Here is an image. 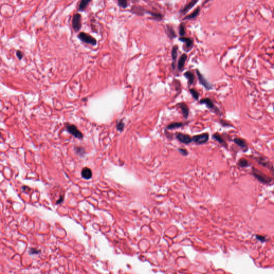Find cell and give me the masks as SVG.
<instances>
[{
  "label": "cell",
  "instance_id": "8fae6325",
  "mask_svg": "<svg viewBox=\"0 0 274 274\" xmlns=\"http://www.w3.org/2000/svg\"><path fill=\"white\" fill-rule=\"evenodd\" d=\"M199 0H191L190 2L187 3L185 6H183L182 9L179 10V14L182 15L186 14L192 8L196 6V4L198 3Z\"/></svg>",
  "mask_w": 274,
  "mask_h": 274
},
{
  "label": "cell",
  "instance_id": "f546056e",
  "mask_svg": "<svg viewBox=\"0 0 274 274\" xmlns=\"http://www.w3.org/2000/svg\"><path fill=\"white\" fill-rule=\"evenodd\" d=\"M39 250H37L36 248H31L30 251V253L31 254H36L39 253Z\"/></svg>",
  "mask_w": 274,
  "mask_h": 274
},
{
  "label": "cell",
  "instance_id": "1f68e13d",
  "mask_svg": "<svg viewBox=\"0 0 274 274\" xmlns=\"http://www.w3.org/2000/svg\"><path fill=\"white\" fill-rule=\"evenodd\" d=\"M17 56L18 59L19 60H21L22 58H23V54L21 53V52L20 51H17Z\"/></svg>",
  "mask_w": 274,
  "mask_h": 274
},
{
  "label": "cell",
  "instance_id": "4316f807",
  "mask_svg": "<svg viewBox=\"0 0 274 274\" xmlns=\"http://www.w3.org/2000/svg\"><path fill=\"white\" fill-rule=\"evenodd\" d=\"M178 152L181 153V155L183 156H187L188 154V152L186 149L183 148H179L178 149Z\"/></svg>",
  "mask_w": 274,
  "mask_h": 274
},
{
  "label": "cell",
  "instance_id": "7c38bea8",
  "mask_svg": "<svg viewBox=\"0 0 274 274\" xmlns=\"http://www.w3.org/2000/svg\"><path fill=\"white\" fill-rule=\"evenodd\" d=\"M233 141L237 146H238L243 151V152H246L248 151V145L244 139L240 138H235L233 139Z\"/></svg>",
  "mask_w": 274,
  "mask_h": 274
},
{
  "label": "cell",
  "instance_id": "8992f818",
  "mask_svg": "<svg viewBox=\"0 0 274 274\" xmlns=\"http://www.w3.org/2000/svg\"><path fill=\"white\" fill-rule=\"evenodd\" d=\"M78 38L81 41L87 44H89L92 46H96L97 44L96 40L93 37L90 36L88 34H87L84 32H81L79 33V34L78 35Z\"/></svg>",
  "mask_w": 274,
  "mask_h": 274
},
{
  "label": "cell",
  "instance_id": "f1b7e54d",
  "mask_svg": "<svg viewBox=\"0 0 274 274\" xmlns=\"http://www.w3.org/2000/svg\"><path fill=\"white\" fill-rule=\"evenodd\" d=\"M124 128V123L122 121H121V122L118 123L117 125V128L118 130L122 131L123 130Z\"/></svg>",
  "mask_w": 274,
  "mask_h": 274
},
{
  "label": "cell",
  "instance_id": "ac0fdd59",
  "mask_svg": "<svg viewBox=\"0 0 274 274\" xmlns=\"http://www.w3.org/2000/svg\"><path fill=\"white\" fill-rule=\"evenodd\" d=\"M200 11H201L200 7V6L197 7V8L195 9L191 14L186 16L185 17L183 18V20L184 21V20H192V19H194L195 18H197V17L198 16V15H199Z\"/></svg>",
  "mask_w": 274,
  "mask_h": 274
},
{
  "label": "cell",
  "instance_id": "d6986e66",
  "mask_svg": "<svg viewBox=\"0 0 274 274\" xmlns=\"http://www.w3.org/2000/svg\"><path fill=\"white\" fill-rule=\"evenodd\" d=\"M212 138L214 140H216L217 142L220 145H222V146L225 147V148L227 147V143H226V141L220 134L218 133H215V134H213Z\"/></svg>",
  "mask_w": 274,
  "mask_h": 274
},
{
  "label": "cell",
  "instance_id": "9c48e42d",
  "mask_svg": "<svg viewBox=\"0 0 274 274\" xmlns=\"http://www.w3.org/2000/svg\"><path fill=\"white\" fill-rule=\"evenodd\" d=\"M176 138L180 143L185 145L190 144L192 142V137L189 134L177 133L176 134Z\"/></svg>",
  "mask_w": 274,
  "mask_h": 274
},
{
  "label": "cell",
  "instance_id": "277c9868",
  "mask_svg": "<svg viewBox=\"0 0 274 274\" xmlns=\"http://www.w3.org/2000/svg\"><path fill=\"white\" fill-rule=\"evenodd\" d=\"M209 135L208 133H203L202 134L195 135L192 137V141L197 145L205 144L208 141Z\"/></svg>",
  "mask_w": 274,
  "mask_h": 274
},
{
  "label": "cell",
  "instance_id": "6da1fadb",
  "mask_svg": "<svg viewBox=\"0 0 274 274\" xmlns=\"http://www.w3.org/2000/svg\"><path fill=\"white\" fill-rule=\"evenodd\" d=\"M252 174L258 181L264 184H269L273 181V178L267 176L254 167H253L252 169Z\"/></svg>",
  "mask_w": 274,
  "mask_h": 274
},
{
  "label": "cell",
  "instance_id": "3957f363",
  "mask_svg": "<svg viewBox=\"0 0 274 274\" xmlns=\"http://www.w3.org/2000/svg\"><path fill=\"white\" fill-rule=\"evenodd\" d=\"M254 159L256 160V162L262 167H265L270 170L272 173H274V167L273 165L271 163V162L269 161L268 158L265 156H258L254 158Z\"/></svg>",
  "mask_w": 274,
  "mask_h": 274
},
{
  "label": "cell",
  "instance_id": "ffe728a7",
  "mask_svg": "<svg viewBox=\"0 0 274 274\" xmlns=\"http://www.w3.org/2000/svg\"><path fill=\"white\" fill-rule=\"evenodd\" d=\"M81 176L85 179H89L92 177V171L89 168H83L81 171Z\"/></svg>",
  "mask_w": 274,
  "mask_h": 274
},
{
  "label": "cell",
  "instance_id": "44dd1931",
  "mask_svg": "<svg viewBox=\"0 0 274 274\" xmlns=\"http://www.w3.org/2000/svg\"><path fill=\"white\" fill-rule=\"evenodd\" d=\"M184 123L182 122H174L171 123L168 125L166 127V128L168 130H172L175 128H182L184 126Z\"/></svg>",
  "mask_w": 274,
  "mask_h": 274
},
{
  "label": "cell",
  "instance_id": "5bb4252c",
  "mask_svg": "<svg viewBox=\"0 0 274 274\" xmlns=\"http://www.w3.org/2000/svg\"><path fill=\"white\" fill-rule=\"evenodd\" d=\"M178 46L177 45H174L171 50V57L173 62L171 63V67L174 70L176 68V62L177 56H178Z\"/></svg>",
  "mask_w": 274,
  "mask_h": 274
},
{
  "label": "cell",
  "instance_id": "d4e9b609",
  "mask_svg": "<svg viewBox=\"0 0 274 274\" xmlns=\"http://www.w3.org/2000/svg\"><path fill=\"white\" fill-rule=\"evenodd\" d=\"M190 92L191 96L195 100L198 101L199 100L200 96L199 93L198 92L196 89L194 88H190Z\"/></svg>",
  "mask_w": 274,
  "mask_h": 274
},
{
  "label": "cell",
  "instance_id": "4dcf8cb0",
  "mask_svg": "<svg viewBox=\"0 0 274 274\" xmlns=\"http://www.w3.org/2000/svg\"><path fill=\"white\" fill-rule=\"evenodd\" d=\"M220 123L222 124V125H223V126H228V127H231L232 125L230 124H228V123H226L223 120H220Z\"/></svg>",
  "mask_w": 274,
  "mask_h": 274
},
{
  "label": "cell",
  "instance_id": "5b68a950",
  "mask_svg": "<svg viewBox=\"0 0 274 274\" xmlns=\"http://www.w3.org/2000/svg\"><path fill=\"white\" fill-rule=\"evenodd\" d=\"M196 72L197 75V77L198 78V81H199L200 83L207 90H210L213 88V85L212 83H210L206 79L203 75L200 72L198 69L196 70Z\"/></svg>",
  "mask_w": 274,
  "mask_h": 274
},
{
  "label": "cell",
  "instance_id": "cb8c5ba5",
  "mask_svg": "<svg viewBox=\"0 0 274 274\" xmlns=\"http://www.w3.org/2000/svg\"><path fill=\"white\" fill-rule=\"evenodd\" d=\"M179 34L181 36H184L186 34V27L184 23H181L179 26Z\"/></svg>",
  "mask_w": 274,
  "mask_h": 274
},
{
  "label": "cell",
  "instance_id": "7a4b0ae2",
  "mask_svg": "<svg viewBox=\"0 0 274 274\" xmlns=\"http://www.w3.org/2000/svg\"><path fill=\"white\" fill-rule=\"evenodd\" d=\"M199 103L200 104H205L206 106L209 110H213L215 113H216L218 115H220V110L218 109V108L215 105L214 102L210 98H202L201 100H200Z\"/></svg>",
  "mask_w": 274,
  "mask_h": 274
},
{
  "label": "cell",
  "instance_id": "7402d4cb",
  "mask_svg": "<svg viewBox=\"0 0 274 274\" xmlns=\"http://www.w3.org/2000/svg\"><path fill=\"white\" fill-rule=\"evenodd\" d=\"M91 1L92 0H81L79 5V10L81 11H84Z\"/></svg>",
  "mask_w": 274,
  "mask_h": 274
},
{
  "label": "cell",
  "instance_id": "e0dca14e",
  "mask_svg": "<svg viewBox=\"0 0 274 274\" xmlns=\"http://www.w3.org/2000/svg\"><path fill=\"white\" fill-rule=\"evenodd\" d=\"M184 76L188 79V85L189 86H191L193 84L196 77L192 72L190 70H188L184 73Z\"/></svg>",
  "mask_w": 274,
  "mask_h": 274
},
{
  "label": "cell",
  "instance_id": "ba28073f",
  "mask_svg": "<svg viewBox=\"0 0 274 274\" xmlns=\"http://www.w3.org/2000/svg\"><path fill=\"white\" fill-rule=\"evenodd\" d=\"M179 40L185 44V45L183 46V49L186 52L190 51L193 48L194 40L192 38L185 36H181L179 38Z\"/></svg>",
  "mask_w": 274,
  "mask_h": 274
},
{
  "label": "cell",
  "instance_id": "30bf717a",
  "mask_svg": "<svg viewBox=\"0 0 274 274\" xmlns=\"http://www.w3.org/2000/svg\"><path fill=\"white\" fill-rule=\"evenodd\" d=\"M72 27L75 32H78L81 27V16L79 14H76L73 16L72 21Z\"/></svg>",
  "mask_w": 274,
  "mask_h": 274
},
{
  "label": "cell",
  "instance_id": "4fadbf2b",
  "mask_svg": "<svg viewBox=\"0 0 274 274\" xmlns=\"http://www.w3.org/2000/svg\"><path fill=\"white\" fill-rule=\"evenodd\" d=\"M177 106L178 107V108L181 109L183 117L185 118V119H187L189 116V112H190V109L188 105L184 102H181L177 104Z\"/></svg>",
  "mask_w": 274,
  "mask_h": 274
},
{
  "label": "cell",
  "instance_id": "52a82bcc",
  "mask_svg": "<svg viewBox=\"0 0 274 274\" xmlns=\"http://www.w3.org/2000/svg\"><path fill=\"white\" fill-rule=\"evenodd\" d=\"M66 128L69 133L72 134L73 137L77 139H83V134L79 131L76 126L72 124H67L66 125Z\"/></svg>",
  "mask_w": 274,
  "mask_h": 274
},
{
  "label": "cell",
  "instance_id": "484cf974",
  "mask_svg": "<svg viewBox=\"0 0 274 274\" xmlns=\"http://www.w3.org/2000/svg\"><path fill=\"white\" fill-rule=\"evenodd\" d=\"M118 5L122 8H126L128 7V1L127 0H117Z\"/></svg>",
  "mask_w": 274,
  "mask_h": 274
},
{
  "label": "cell",
  "instance_id": "9a60e30c",
  "mask_svg": "<svg viewBox=\"0 0 274 274\" xmlns=\"http://www.w3.org/2000/svg\"><path fill=\"white\" fill-rule=\"evenodd\" d=\"M166 32L168 38L171 40H173L177 37L176 32L171 25H170V24L166 25Z\"/></svg>",
  "mask_w": 274,
  "mask_h": 274
},
{
  "label": "cell",
  "instance_id": "2e32d148",
  "mask_svg": "<svg viewBox=\"0 0 274 274\" xmlns=\"http://www.w3.org/2000/svg\"><path fill=\"white\" fill-rule=\"evenodd\" d=\"M188 57V55L186 54H183L179 57L177 63V68L179 71H182V70H183Z\"/></svg>",
  "mask_w": 274,
  "mask_h": 274
},
{
  "label": "cell",
  "instance_id": "d6a6232c",
  "mask_svg": "<svg viewBox=\"0 0 274 274\" xmlns=\"http://www.w3.org/2000/svg\"><path fill=\"white\" fill-rule=\"evenodd\" d=\"M0 136H1V133H0Z\"/></svg>",
  "mask_w": 274,
  "mask_h": 274
},
{
  "label": "cell",
  "instance_id": "603a6c76",
  "mask_svg": "<svg viewBox=\"0 0 274 274\" xmlns=\"http://www.w3.org/2000/svg\"><path fill=\"white\" fill-rule=\"evenodd\" d=\"M238 164L239 166L241 167V168H245V167H248L250 165L248 161L246 159L244 158H240L238 161Z\"/></svg>",
  "mask_w": 274,
  "mask_h": 274
},
{
  "label": "cell",
  "instance_id": "83f0119b",
  "mask_svg": "<svg viewBox=\"0 0 274 274\" xmlns=\"http://www.w3.org/2000/svg\"><path fill=\"white\" fill-rule=\"evenodd\" d=\"M255 238H256V239H257L258 240L261 241V242H265V241L267 240V239L265 238V237L263 236V235H255Z\"/></svg>",
  "mask_w": 274,
  "mask_h": 274
}]
</instances>
